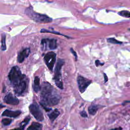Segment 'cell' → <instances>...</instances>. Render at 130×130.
I'll return each instance as SVG.
<instances>
[{
    "label": "cell",
    "mask_w": 130,
    "mask_h": 130,
    "mask_svg": "<svg viewBox=\"0 0 130 130\" xmlns=\"http://www.w3.org/2000/svg\"><path fill=\"white\" fill-rule=\"evenodd\" d=\"M41 98L42 106H54L57 105L60 96L56 93L53 86L48 82H44L41 87Z\"/></svg>",
    "instance_id": "1"
},
{
    "label": "cell",
    "mask_w": 130,
    "mask_h": 130,
    "mask_svg": "<svg viewBox=\"0 0 130 130\" xmlns=\"http://www.w3.org/2000/svg\"><path fill=\"white\" fill-rule=\"evenodd\" d=\"M25 12L26 15H27L30 19L37 22L49 23L52 21V18L46 15L41 14L35 12L31 7L26 9Z\"/></svg>",
    "instance_id": "2"
},
{
    "label": "cell",
    "mask_w": 130,
    "mask_h": 130,
    "mask_svg": "<svg viewBox=\"0 0 130 130\" xmlns=\"http://www.w3.org/2000/svg\"><path fill=\"white\" fill-rule=\"evenodd\" d=\"M8 77L11 84L15 86L24 79L25 78V76L24 75H22L21 74L19 67L17 66H14L10 71Z\"/></svg>",
    "instance_id": "3"
},
{
    "label": "cell",
    "mask_w": 130,
    "mask_h": 130,
    "mask_svg": "<svg viewBox=\"0 0 130 130\" xmlns=\"http://www.w3.org/2000/svg\"><path fill=\"white\" fill-rule=\"evenodd\" d=\"M64 63V60L59 59L56 64L54 72V81L56 85L60 89H63V84L61 80V69L62 66Z\"/></svg>",
    "instance_id": "4"
},
{
    "label": "cell",
    "mask_w": 130,
    "mask_h": 130,
    "mask_svg": "<svg viewBox=\"0 0 130 130\" xmlns=\"http://www.w3.org/2000/svg\"><path fill=\"white\" fill-rule=\"evenodd\" d=\"M29 111L34 117L39 121H42L44 120V115L41 109L38 105L36 103H33L29 106Z\"/></svg>",
    "instance_id": "5"
},
{
    "label": "cell",
    "mask_w": 130,
    "mask_h": 130,
    "mask_svg": "<svg viewBox=\"0 0 130 130\" xmlns=\"http://www.w3.org/2000/svg\"><path fill=\"white\" fill-rule=\"evenodd\" d=\"M56 55L53 52H49L44 56V60L49 69L52 71L56 61Z\"/></svg>",
    "instance_id": "6"
},
{
    "label": "cell",
    "mask_w": 130,
    "mask_h": 130,
    "mask_svg": "<svg viewBox=\"0 0 130 130\" xmlns=\"http://www.w3.org/2000/svg\"><path fill=\"white\" fill-rule=\"evenodd\" d=\"M77 83L79 91L80 92H84L87 87L91 83V81L81 76H79L77 77Z\"/></svg>",
    "instance_id": "7"
},
{
    "label": "cell",
    "mask_w": 130,
    "mask_h": 130,
    "mask_svg": "<svg viewBox=\"0 0 130 130\" xmlns=\"http://www.w3.org/2000/svg\"><path fill=\"white\" fill-rule=\"evenodd\" d=\"M27 89V82L26 81V77L23 79L19 83L14 86V90L15 92L19 95H21L24 93Z\"/></svg>",
    "instance_id": "8"
},
{
    "label": "cell",
    "mask_w": 130,
    "mask_h": 130,
    "mask_svg": "<svg viewBox=\"0 0 130 130\" xmlns=\"http://www.w3.org/2000/svg\"><path fill=\"white\" fill-rule=\"evenodd\" d=\"M41 44L44 46L47 45L49 49L54 50L57 48L56 40L54 39H43L41 40Z\"/></svg>",
    "instance_id": "9"
},
{
    "label": "cell",
    "mask_w": 130,
    "mask_h": 130,
    "mask_svg": "<svg viewBox=\"0 0 130 130\" xmlns=\"http://www.w3.org/2000/svg\"><path fill=\"white\" fill-rule=\"evenodd\" d=\"M4 102L8 104L11 105H17L19 103L18 99L11 93L7 94L4 98Z\"/></svg>",
    "instance_id": "10"
},
{
    "label": "cell",
    "mask_w": 130,
    "mask_h": 130,
    "mask_svg": "<svg viewBox=\"0 0 130 130\" xmlns=\"http://www.w3.org/2000/svg\"><path fill=\"white\" fill-rule=\"evenodd\" d=\"M30 53L29 48H26L21 50L18 54L17 59L18 61L20 63L23 62L25 58L28 57Z\"/></svg>",
    "instance_id": "11"
},
{
    "label": "cell",
    "mask_w": 130,
    "mask_h": 130,
    "mask_svg": "<svg viewBox=\"0 0 130 130\" xmlns=\"http://www.w3.org/2000/svg\"><path fill=\"white\" fill-rule=\"evenodd\" d=\"M21 113V111H18V110L12 111V110H6L3 112L2 116L9 117L15 118V117H17V116H18L19 115H20Z\"/></svg>",
    "instance_id": "12"
},
{
    "label": "cell",
    "mask_w": 130,
    "mask_h": 130,
    "mask_svg": "<svg viewBox=\"0 0 130 130\" xmlns=\"http://www.w3.org/2000/svg\"><path fill=\"white\" fill-rule=\"evenodd\" d=\"M42 125L39 122H33L27 130H42Z\"/></svg>",
    "instance_id": "13"
},
{
    "label": "cell",
    "mask_w": 130,
    "mask_h": 130,
    "mask_svg": "<svg viewBox=\"0 0 130 130\" xmlns=\"http://www.w3.org/2000/svg\"><path fill=\"white\" fill-rule=\"evenodd\" d=\"M101 107L100 106L97 105H91L88 107V112L90 114L92 115H94L96 114L98 110Z\"/></svg>",
    "instance_id": "14"
},
{
    "label": "cell",
    "mask_w": 130,
    "mask_h": 130,
    "mask_svg": "<svg viewBox=\"0 0 130 130\" xmlns=\"http://www.w3.org/2000/svg\"><path fill=\"white\" fill-rule=\"evenodd\" d=\"M59 115V112L57 109H55L53 110L52 112L49 113L48 115L50 119V120L51 121V122H53Z\"/></svg>",
    "instance_id": "15"
},
{
    "label": "cell",
    "mask_w": 130,
    "mask_h": 130,
    "mask_svg": "<svg viewBox=\"0 0 130 130\" xmlns=\"http://www.w3.org/2000/svg\"><path fill=\"white\" fill-rule=\"evenodd\" d=\"M33 88L34 91L36 92H37L41 89V87L40 86V79L38 76H36L35 78Z\"/></svg>",
    "instance_id": "16"
},
{
    "label": "cell",
    "mask_w": 130,
    "mask_h": 130,
    "mask_svg": "<svg viewBox=\"0 0 130 130\" xmlns=\"http://www.w3.org/2000/svg\"><path fill=\"white\" fill-rule=\"evenodd\" d=\"M29 120H30V117L29 116H28V117H26L23 121L21 122V123L20 124V127H19L14 128V129H11V130H23L25 125L28 123Z\"/></svg>",
    "instance_id": "17"
},
{
    "label": "cell",
    "mask_w": 130,
    "mask_h": 130,
    "mask_svg": "<svg viewBox=\"0 0 130 130\" xmlns=\"http://www.w3.org/2000/svg\"><path fill=\"white\" fill-rule=\"evenodd\" d=\"M1 42H2V50L3 51H5L6 50V36L5 35H3L2 36V40H1Z\"/></svg>",
    "instance_id": "18"
},
{
    "label": "cell",
    "mask_w": 130,
    "mask_h": 130,
    "mask_svg": "<svg viewBox=\"0 0 130 130\" xmlns=\"http://www.w3.org/2000/svg\"><path fill=\"white\" fill-rule=\"evenodd\" d=\"M118 14L121 16L126 17V18H130V12L126 11V10H123L121 11L120 12H118Z\"/></svg>",
    "instance_id": "19"
},
{
    "label": "cell",
    "mask_w": 130,
    "mask_h": 130,
    "mask_svg": "<svg viewBox=\"0 0 130 130\" xmlns=\"http://www.w3.org/2000/svg\"><path fill=\"white\" fill-rule=\"evenodd\" d=\"M107 41L109 43H112V44H121L122 43L121 42L117 40L115 38H108L107 39Z\"/></svg>",
    "instance_id": "20"
},
{
    "label": "cell",
    "mask_w": 130,
    "mask_h": 130,
    "mask_svg": "<svg viewBox=\"0 0 130 130\" xmlns=\"http://www.w3.org/2000/svg\"><path fill=\"white\" fill-rule=\"evenodd\" d=\"M41 32H50V33H52V34H56V35H61V36H65L66 37H68L66 36H64V35H62L61 34H60V32H57V31H51V30H47V29H42L41 30Z\"/></svg>",
    "instance_id": "21"
},
{
    "label": "cell",
    "mask_w": 130,
    "mask_h": 130,
    "mask_svg": "<svg viewBox=\"0 0 130 130\" xmlns=\"http://www.w3.org/2000/svg\"><path fill=\"white\" fill-rule=\"evenodd\" d=\"M11 122L12 119L10 118H4L2 120V122L4 125H8L11 123Z\"/></svg>",
    "instance_id": "22"
},
{
    "label": "cell",
    "mask_w": 130,
    "mask_h": 130,
    "mask_svg": "<svg viewBox=\"0 0 130 130\" xmlns=\"http://www.w3.org/2000/svg\"><path fill=\"white\" fill-rule=\"evenodd\" d=\"M80 115L83 117H87V114H86V112L85 111H84V110L80 112Z\"/></svg>",
    "instance_id": "23"
},
{
    "label": "cell",
    "mask_w": 130,
    "mask_h": 130,
    "mask_svg": "<svg viewBox=\"0 0 130 130\" xmlns=\"http://www.w3.org/2000/svg\"><path fill=\"white\" fill-rule=\"evenodd\" d=\"M70 50H71V52H72V54L74 55V56H75L76 59H77V55L76 52L73 50V48H71V49H70Z\"/></svg>",
    "instance_id": "24"
},
{
    "label": "cell",
    "mask_w": 130,
    "mask_h": 130,
    "mask_svg": "<svg viewBox=\"0 0 130 130\" xmlns=\"http://www.w3.org/2000/svg\"><path fill=\"white\" fill-rule=\"evenodd\" d=\"M95 65L96 67H99V66H103L104 64V63H101L100 60H96L95 61Z\"/></svg>",
    "instance_id": "25"
},
{
    "label": "cell",
    "mask_w": 130,
    "mask_h": 130,
    "mask_svg": "<svg viewBox=\"0 0 130 130\" xmlns=\"http://www.w3.org/2000/svg\"><path fill=\"white\" fill-rule=\"evenodd\" d=\"M104 79H105V82H107L108 81V77L105 73H104Z\"/></svg>",
    "instance_id": "26"
},
{
    "label": "cell",
    "mask_w": 130,
    "mask_h": 130,
    "mask_svg": "<svg viewBox=\"0 0 130 130\" xmlns=\"http://www.w3.org/2000/svg\"><path fill=\"white\" fill-rule=\"evenodd\" d=\"M111 130H122V128L119 127H117V128H115L112 129Z\"/></svg>",
    "instance_id": "27"
}]
</instances>
